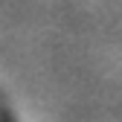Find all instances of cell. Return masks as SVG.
I'll list each match as a JSON object with an SVG mask.
<instances>
[{
	"label": "cell",
	"instance_id": "cell-1",
	"mask_svg": "<svg viewBox=\"0 0 122 122\" xmlns=\"http://www.w3.org/2000/svg\"><path fill=\"white\" fill-rule=\"evenodd\" d=\"M0 122H6V116H0Z\"/></svg>",
	"mask_w": 122,
	"mask_h": 122
}]
</instances>
